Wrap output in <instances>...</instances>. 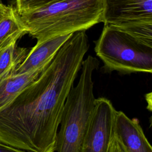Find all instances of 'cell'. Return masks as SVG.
Returning <instances> with one entry per match:
<instances>
[{"instance_id":"cell-1","label":"cell","mask_w":152,"mask_h":152,"mask_svg":"<svg viewBox=\"0 0 152 152\" xmlns=\"http://www.w3.org/2000/svg\"><path fill=\"white\" fill-rule=\"evenodd\" d=\"M89 45L85 31L74 33L40 75L0 107V141L28 152H55L66 98Z\"/></svg>"},{"instance_id":"cell-2","label":"cell","mask_w":152,"mask_h":152,"mask_svg":"<svg viewBox=\"0 0 152 152\" xmlns=\"http://www.w3.org/2000/svg\"><path fill=\"white\" fill-rule=\"evenodd\" d=\"M103 0H55L18 14L37 43L57 36L86 31L102 22Z\"/></svg>"},{"instance_id":"cell-3","label":"cell","mask_w":152,"mask_h":152,"mask_svg":"<svg viewBox=\"0 0 152 152\" xmlns=\"http://www.w3.org/2000/svg\"><path fill=\"white\" fill-rule=\"evenodd\" d=\"M99 61L91 55L83 60L81 75L65 101L55 140L56 152H80L94 104L93 75Z\"/></svg>"},{"instance_id":"cell-4","label":"cell","mask_w":152,"mask_h":152,"mask_svg":"<svg viewBox=\"0 0 152 152\" xmlns=\"http://www.w3.org/2000/svg\"><path fill=\"white\" fill-rule=\"evenodd\" d=\"M94 51L103 62L104 72L152 73V48L139 43L114 26L104 24Z\"/></svg>"},{"instance_id":"cell-5","label":"cell","mask_w":152,"mask_h":152,"mask_svg":"<svg viewBox=\"0 0 152 152\" xmlns=\"http://www.w3.org/2000/svg\"><path fill=\"white\" fill-rule=\"evenodd\" d=\"M116 111L108 99L96 98L80 152H109Z\"/></svg>"},{"instance_id":"cell-6","label":"cell","mask_w":152,"mask_h":152,"mask_svg":"<svg viewBox=\"0 0 152 152\" xmlns=\"http://www.w3.org/2000/svg\"><path fill=\"white\" fill-rule=\"evenodd\" d=\"M102 22L120 26L141 23H152V0H103Z\"/></svg>"},{"instance_id":"cell-7","label":"cell","mask_w":152,"mask_h":152,"mask_svg":"<svg viewBox=\"0 0 152 152\" xmlns=\"http://www.w3.org/2000/svg\"><path fill=\"white\" fill-rule=\"evenodd\" d=\"M115 131L127 152H152L151 145L137 119H131L124 112L117 110Z\"/></svg>"},{"instance_id":"cell-8","label":"cell","mask_w":152,"mask_h":152,"mask_svg":"<svg viewBox=\"0 0 152 152\" xmlns=\"http://www.w3.org/2000/svg\"><path fill=\"white\" fill-rule=\"evenodd\" d=\"M72 34L57 36L41 43H36L12 74H22L45 67L50 62L61 46Z\"/></svg>"},{"instance_id":"cell-9","label":"cell","mask_w":152,"mask_h":152,"mask_svg":"<svg viewBox=\"0 0 152 152\" xmlns=\"http://www.w3.org/2000/svg\"><path fill=\"white\" fill-rule=\"evenodd\" d=\"M47 66L25 73L9 74L1 77L0 78V107L11 101L34 81Z\"/></svg>"},{"instance_id":"cell-10","label":"cell","mask_w":152,"mask_h":152,"mask_svg":"<svg viewBox=\"0 0 152 152\" xmlns=\"http://www.w3.org/2000/svg\"><path fill=\"white\" fill-rule=\"evenodd\" d=\"M27 31L15 7L9 6L0 19V49L17 41Z\"/></svg>"},{"instance_id":"cell-11","label":"cell","mask_w":152,"mask_h":152,"mask_svg":"<svg viewBox=\"0 0 152 152\" xmlns=\"http://www.w3.org/2000/svg\"><path fill=\"white\" fill-rule=\"evenodd\" d=\"M30 49L17 46V42L0 49V78L12 74L23 62Z\"/></svg>"},{"instance_id":"cell-12","label":"cell","mask_w":152,"mask_h":152,"mask_svg":"<svg viewBox=\"0 0 152 152\" xmlns=\"http://www.w3.org/2000/svg\"><path fill=\"white\" fill-rule=\"evenodd\" d=\"M115 27L126 33L139 43L152 48V23H135Z\"/></svg>"},{"instance_id":"cell-13","label":"cell","mask_w":152,"mask_h":152,"mask_svg":"<svg viewBox=\"0 0 152 152\" xmlns=\"http://www.w3.org/2000/svg\"><path fill=\"white\" fill-rule=\"evenodd\" d=\"M55 0H15V9L18 14L32 11Z\"/></svg>"},{"instance_id":"cell-14","label":"cell","mask_w":152,"mask_h":152,"mask_svg":"<svg viewBox=\"0 0 152 152\" xmlns=\"http://www.w3.org/2000/svg\"><path fill=\"white\" fill-rule=\"evenodd\" d=\"M109 152H127L121 140L115 133V131L111 141Z\"/></svg>"},{"instance_id":"cell-15","label":"cell","mask_w":152,"mask_h":152,"mask_svg":"<svg viewBox=\"0 0 152 152\" xmlns=\"http://www.w3.org/2000/svg\"><path fill=\"white\" fill-rule=\"evenodd\" d=\"M0 152H28V151L13 147L12 146L5 144L0 141Z\"/></svg>"},{"instance_id":"cell-16","label":"cell","mask_w":152,"mask_h":152,"mask_svg":"<svg viewBox=\"0 0 152 152\" xmlns=\"http://www.w3.org/2000/svg\"><path fill=\"white\" fill-rule=\"evenodd\" d=\"M9 9V6H6L0 2V19L7 13Z\"/></svg>"}]
</instances>
